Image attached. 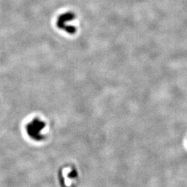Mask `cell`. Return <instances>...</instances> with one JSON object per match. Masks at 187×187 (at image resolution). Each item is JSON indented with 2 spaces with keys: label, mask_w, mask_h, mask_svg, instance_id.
Listing matches in <instances>:
<instances>
[{
  "label": "cell",
  "mask_w": 187,
  "mask_h": 187,
  "mask_svg": "<svg viewBox=\"0 0 187 187\" xmlns=\"http://www.w3.org/2000/svg\"><path fill=\"white\" fill-rule=\"evenodd\" d=\"M45 122L39 118H35L28 123L27 132L31 139L40 141L44 138L43 131L45 128Z\"/></svg>",
  "instance_id": "obj_1"
},
{
  "label": "cell",
  "mask_w": 187,
  "mask_h": 187,
  "mask_svg": "<svg viewBox=\"0 0 187 187\" xmlns=\"http://www.w3.org/2000/svg\"><path fill=\"white\" fill-rule=\"evenodd\" d=\"M75 18L76 15L72 12H66L63 13L60 15L57 20V27L69 34H74L76 32V28L71 24H69V23L74 20Z\"/></svg>",
  "instance_id": "obj_2"
}]
</instances>
